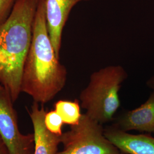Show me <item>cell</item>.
Wrapping results in <instances>:
<instances>
[{"mask_svg":"<svg viewBox=\"0 0 154 154\" xmlns=\"http://www.w3.org/2000/svg\"><path fill=\"white\" fill-rule=\"evenodd\" d=\"M114 126L126 132L154 133V91L142 105L123 114Z\"/></svg>","mask_w":154,"mask_h":154,"instance_id":"obj_9","label":"cell"},{"mask_svg":"<svg viewBox=\"0 0 154 154\" xmlns=\"http://www.w3.org/2000/svg\"><path fill=\"white\" fill-rule=\"evenodd\" d=\"M40 0H16L10 16L0 26V85L14 102L21 93L22 71L32 37Z\"/></svg>","mask_w":154,"mask_h":154,"instance_id":"obj_2","label":"cell"},{"mask_svg":"<svg viewBox=\"0 0 154 154\" xmlns=\"http://www.w3.org/2000/svg\"><path fill=\"white\" fill-rule=\"evenodd\" d=\"M104 133L120 152L127 154H154V138L149 134H132L114 126L105 128Z\"/></svg>","mask_w":154,"mask_h":154,"instance_id":"obj_8","label":"cell"},{"mask_svg":"<svg viewBox=\"0 0 154 154\" xmlns=\"http://www.w3.org/2000/svg\"><path fill=\"white\" fill-rule=\"evenodd\" d=\"M44 122L45 126L50 132L60 136L62 134V128L64 123L61 116L55 110L46 112Z\"/></svg>","mask_w":154,"mask_h":154,"instance_id":"obj_11","label":"cell"},{"mask_svg":"<svg viewBox=\"0 0 154 154\" xmlns=\"http://www.w3.org/2000/svg\"><path fill=\"white\" fill-rule=\"evenodd\" d=\"M54 110L61 116L64 124L71 126L78 125L82 116L79 102L77 99L74 101L60 100L55 103Z\"/></svg>","mask_w":154,"mask_h":154,"instance_id":"obj_10","label":"cell"},{"mask_svg":"<svg viewBox=\"0 0 154 154\" xmlns=\"http://www.w3.org/2000/svg\"><path fill=\"white\" fill-rule=\"evenodd\" d=\"M15 1L16 0H0V26L10 16Z\"/></svg>","mask_w":154,"mask_h":154,"instance_id":"obj_12","label":"cell"},{"mask_svg":"<svg viewBox=\"0 0 154 154\" xmlns=\"http://www.w3.org/2000/svg\"><path fill=\"white\" fill-rule=\"evenodd\" d=\"M0 154H9L8 149L0 134Z\"/></svg>","mask_w":154,"mask_h":154,"instance_id":"obj_13","label":"cell"},{"mask_svg":"<svg viewBox=\"0 0 154 154\" xmlns=\"http://www.w3.org/2000/svg\"><path fill=\"white\" fill-rule=\"evenodd\" d=\"M14 103L9 91L0 85V134L9 154H34V133L21 132Z\"/></svg>","mask_w":154,"mask_h":154,"instance_id":"obj_5","label":"cell"},{"mask_svg":"<svg viewBox=\"0 0 154 154\" xmlns=\"http://www.w3.org/2000/svg\"><path fill=\"white\" fill-rule=\"evenodd\" d=\"M66 67L60 62L50 38L45 0H40L34 19L33 37L22 71L21 93L44 105L65 87Z\"/></svg>","mask_w":154,"mask_h":154,"instance_id":"obj_1","label":"cell"},{"mask_svg":"<svg viewBox=\"0 0 154 154\" xmlns=\"http://www.w3.org/2000/svg\"><path fill=\"white\" fill-rule=\"evenodd\" d=\"M44 105L34 102L28 113L32 123L35 139L34 154H57L61 143V135L50 132L45 125L46 113Z\"/></svg>","mask_w":154,"mask_h":154,"instance_id":"obj_7","label":"cell"},{"mask_svg":"<svg viewBox=\"0 0 154 154\" xmlns=\"http://www.w3.org/2000/svg\"><path fill=\"white\" fill-rule=\"evenodd\" d=\"M88 1L90 0H45L48 32L58 58L60 57L63 30L72 9L78 3Z\"/></svg>","mask_w":154,"mask_h":154,"instance_id":"obj_6","label":"cell"},{"mask_svg":"<svg viewBox=\"0 0 154 154\" xmlns=\"http://www.w3.org/2000/svg\"><path fill=\"white\" fill-rule=\"evenodd\" d=\"M102 125L86 114L79 123L62 133V150L57 154H118L120 151L105 137Z\"/></svg>","mask_w":154,"mask_h":154,"instance_id":"obj_4","label":"cell"},{"mask_svg":"<svg viewBox=\"0 0 154 154\" xmlns=\"http://www.w3.org/2000/svg\"><path fill=\"white\" fill-rule=\"evenodd\" d=\"M147 85L149 88L152 89L153 91H154V77L151 78L149 79L147 82Z\"/></svg>","mask_w":154,"mask_h":154,"instance_id":"obj_14","label":"cell"},{"mask_svg":"<svg viewBox=\"0 0 154 154\" xmlns=\"http://www.w3.org/2000/svg\"><path fill=\"white\" fill-rule=\"evenodd\" d=\"M127 74L121 66H109L94 72L79 95L85 114L101 125L113 119L121 106L119 91Z\"/></svg>","mask_w":154,"mask_h":154,"instance_id":"obj_3","label":"cell"},{"mask_svg":"<svg viewBox=\"0 0 154 154\" xmlns=\"http://www.w3.org/2000/svg\"><path fill=\"white\" fill-rule=\"evenodd\" d=\"M125 154V153H123V152H119V154Z\"/></svg>","mask_w":154,"mask_h":154,"instance_id":"obj_15","label":"cell"}]
</instances>
